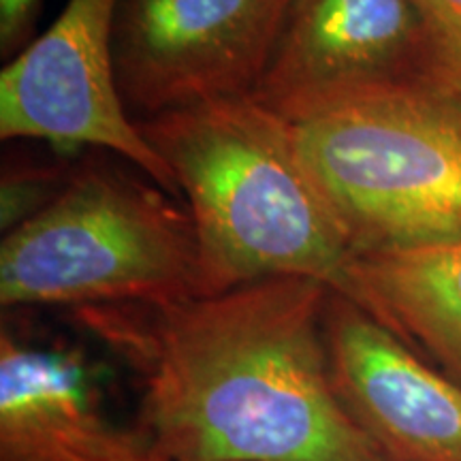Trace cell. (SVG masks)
I'll return each instance as SVG.
<instances>
[{
	"instance_id": "1",
	"label": "cell",
	"mask_w": 461,
	"mask_h": 461,
	"mask_svg": "<svg viewBox=\"0 0 461 461\" xmlns=\"http://www.w3.org/2000/svg\"><path fill=\"white\" fill-rule=\"evenodd\" d=\"M331 288L269 278L77 316L135 372L165 461H391L344 406L325 338Z\"/></svg>"
},
{
	"instance_id": "2",
	"label": "cell",
	"mask_w": 461,
	"mask_h": 461,
	"mask_svg": "<svg viewBox=\"0 0 461 461\" xmlns=\"http://www.w3.org/2000/svg\"><path fill=\"white\" fill-rule=\"evenodd\" d=\"M137 122L186 197L197 295L269 278L342 291L353 244L286 118L235 96Z\"/></svg>"
},
{
	"instance_id": "3",
	"label": "cell",
	"mask_w": 461,
	"mask_h": 461,
	"mask_svg": "<svg viewBox=\"0 0 461 461\" xmlns=\"http://www.w3.org/2000/svg\"><path fill=\"white\" fill-rule=\"evenodd\" d=\"M291 122L355 255L461 240V95L397 84Z\"/></svg>"
},
{
	"instance_id": "4",
	"label": "cell",
	"mask_w": 461,
	"mask_h": 461,
	"mask_svg": "<svg viewBox=\"0 0 461 461\" xmlns=\"http://www.w3.org/2000/svg\"><path fill=\"white\" fill-rule=\"evenodd\" d=\"M188 210L157 184L107 167L73 173L62 193L0 244V303H157L197 295Z\"/></svg>"
},
{
	"instance_id": "5",
	"label": "cell",
	"mask_w": 461,
	"mask_h": 461,
	"mask_svg": "<svg viewBox=\"0 0 461 461\" xmlns=\"http://www.w3.org/2000/svg\"><path fill=\"white\" fill-rule=\"evenodd\" d=\"M122 0H68L60 17L0 73V137L62 149L103 148L180 197L176 177L137 120L115 73V22Z\"/></svg>"
},
{
	"instance_id": "6",
	"label": "cell",
	"mask_w": 461,
	"mask_h": 461,
	"mask_svg": "<svg viewBox=\"0 0 461 461\" xmlns=\"http://www.w3.org/2000/svg\"><path fill=\"white\" fill-rule=\"evenodd\" d=\"M291 0H122L115 73L126 107L146 118L252 96Z\"/></svg>"
},
{
	"instance_id": "7",
	"label": "cell",
	"mask_w": 461,
	"mask_h": 461,
	"mask_svg": "<svg viewBox=\"0 0 461 461\" xmlns=\"http://www.w3.org/2000/svg\"><path fill=\"white\" fill-rule=\"evenodd\" d=\"M397 84L440 86L414 0H291L252 96L297 120Z\"/></svg>"
},
{
	"instance_id": "8",
	"label": "cell",
	"mask_w": 461,
	"mask_h": 461,
	"mask_svg": "<svg viewBox=\"0 0 461 461\" xmlns=\"http://www.w3.org/2000/svg\"><path fill=\"white\" fill-rule=\"evenodd\" d=\"M325 338L344 406L391 461H461V383L342 293Z\"/></svg>"
},
{
	"instance_id": "9",
	"label": "cell",
	"mask_w": 461,
	"mask_h": 461,
	"mask_svg": "<svg viewBox=\"0 0 461 461\" xmlns=\"http://www.w3.org/2000/svg\"><path fill=\"white\" fill-rule=\"evenodd\" d=\"M339 293L461 383V240L359 252Z\"/></svg>"
},
{
	"instance_id": "10",
	"label": "cell",
	"mask_w": 461,
	"mask_h": 461,
	"mask_svg": "<svg viewBox=\"0 0 461 461\" xmlns=\"http://www.w3.org/2000/svg\"><path fill=\"white\" fill-rule=\"evenodd\" d=\"M101 417L88 366L75 350L0 336V461Z\"/></svg>"
},
{
	"instance_id": "11",
	"label": "cell",
	"mask_w": 461,
	"mask_h": 461,
	"mask_svg": "<svg viewBox=\"0 0 461 461\" xmlns=\"http://www.w3.org/2000/svg\"><path fill=\"white\" fill-rule=\"evenodd\" d=\"M11 461H165L160 459L143 436L109 425L96 417L51 436L31 453Z\"/></svg>"
},
{
	"instance_id": "12",
	"label": "cell",
	"mask_w": 461,
	"mask_h": 461,
	"mask_svg": "<svg viewBox=\"0 0 461 461\" xmlns=\"http://www.w3.org/2000/svg\"><path fill=\"white\" fill-rule=\"evenodd\" d=\"M68 180L71 176H65L58 167H20L5 171L0 194V224L5 233L45 210L62 193Z\"/></svg>"
},
{
	"instance_id": "13",
	"label": "cell",
	"mask_w": 461,
	"mask_h": 461,
	"mask_svg": "<svg viewBox=\"0 0 461 461\" xmlns=\"http://www.w3.org/2000/svg\"><path fill=\"white\" fill-rule=\"evenodd\" d=\"M428 34L436 82L461 95V0H414Z\"/></svg>"
},
{
	"instance_id": "14",
	"label": "cell",
	"mask_w": 461,
	"mask_h": 461,
	"mask_svg": "<svg viewBox=\"0 0 461 461\" xmlns=\"http://www.w3.org/2000/svg\"><path fill=\"white\" fill-rule=\"evenodd\" d=\"M41 0H0V45L3 54L24 50Z\"/></svg>"
}]
</instances>
